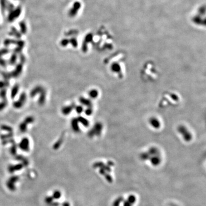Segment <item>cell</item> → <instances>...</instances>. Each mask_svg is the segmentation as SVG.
<instances>
[{
	"mask_svg": "<svg viewBox=\"0 0 206 206\" xmlns=\"http://www.w3.org/2000/svg\"><path fill=\"white\" fill-rule=\"evenodd\" d=\"M25 100H26V95L25 93L21 94L20 97L19 99V100L14 103L13 106L14 107L17 108H21L23 104H24Z\"/></svg>",
	"mask_w": 206,
	"mask_h": 206,
	"instance_id": "cell-1",
	"label": "cell"
},
{
	"mask_svg": "<svg viewBox=\"0 0 206 206\" xmlns=\"http://www.w3.org/2000/svg\"><path fill=\"white\" fill-rule=\"evenodd\" d=\"M192 21L197 25H202V22H203V19L201 18L200 15H196L192 19Z\"/></svg>",
	"mask_w": 206,
	"mask_h": 206,
	"instance_id": "cell-2",
	"label": "cell"
},
{
	"mask_svg": "<svg viewBox=\"0 0 206 206\" xmlns=\"http://www.w3.org/2000/svg\"><path fill=\"white\" fill-rule=\"evenodd\" d=\"M21 71H22V65H17V66L16 67L15 71L13 72V76H14V77H17V76H18L19 74H20Z\"/></svg>",
	"mask_w": 206,
	"mask_h": 206,
	"instance_id": "cell-3",
	"label": "cell"
},
{
	"mask_svg": "<svg viewBox=\"0 0 206 206\" xmlns=\"http://www.w3.org/2000/svg\"><path fill=\"white\" fill-rule=\"evenodd\" d=\"M18 91V86L17 85H15L14 87H13L12 90H11V97L14 98L15 97V96L16 95Z\"/></svg>",
	"mask_w": 206,
	"mask_h": 206,
	"instance_id": "cell-4",
	"label": "cell"
},
{
	"mask_svg": "<svg viewBox=\"0 0 206 206\" xmlns=\"http://www.w3.org/2000/svg\"><path fill=\"white\" fill-rule=\"evenodd\" d=\"M26 125L27 124L25 123V122L22 123L19 125V129L22 132H24L25 131H26Z\"/></svg>",
	"mask_w": 206,
	"mask_h": 206,
	"instance_id": "cell-5",
	"label": "cell"
},
{
	"mask_svg": "<svg viewBox=\"0 0 206 206\" xmlns=\"http://www.w3.org/2000/svg\"><path fill=\"white\" fill-rule=\"evenodd\" d=\"M206 13V6H203L201 7L199 9V13L200 15H203L205 14Z\"/></svg>",
	"mask_w": 206,
	"mask_h": 206,
	"instance_id": "cell-6",
	"label": "cell"
},
{
	"mask_svg": "<svg viewBox=\"0 0 206 206\" xmlns=\"http://www.w3.org/2000/svg\"><path fill=\"white\" fill-rule=\"evenodd\" d=\"M33 120H33V117H27V118H26L25 119V120H24V121H23V122H25V123L27 124H29V123H32L33 121Z\"/></svg>",
	"mask_w": 206,
	"mask_h": 206,
	"instance_id": "cell-7",
	"label": "cell"
},
{
	"mask_svg": "<svg viewBox=\"0 0 206 206\" xmlns=\"http://www.w3.org/2000/svg\"><path fill=\"white\" fill-rule=\"evenodd\" d=\"M15 61H16V56H15V54H14V56H11L10 60V63L11 64H13L15 63Z\"/></svg>",
	"mask_w": 206,
	"mask_h": 206,
	"instance_id": "cell-8",
	"label": "cell"
},
{
	"mask_svg": "<svg viewBox=\"0 0 206 206\" xmlns=\"http://www.w3.org/2000/svg\"><path fill=\"white\" fill-rule=\"evenodd\" d=\"M6 105V102H3L1 104H0V111L3 109Z\"/></svg>",
	"mask_w": 206,
	"mask_h": 206,
	"instance_id": "cell-9",
	"label": "cell"
},
{
	"mask_svg": "<svg viewBox=\"0 0 206 206\" xmlns=\"http://www.w3.org/2000/svg\"><path fill=\"white\" fill-rule=\"evenodd\" d=\"M6 96V90H2L1 92H0V96L2 98H5Z\"/></svg>",
	"mask_w": 206,
	"mask_h": 206,
	"instance_id": "cell-10",
	"label": "cell"
},
{
	"mask_svg": "<svg viewBox=\"0 0 206 206\" xmlns=\"http://www.w3.org/2000/svg\"><path fill=\"white\" fill-rule=\"evenodd\" d=\"M10 128H10V127H7V126H6V125H3V126H2V129H4V130H6V131H11V129H10Z\"/></svg>",
	"mask_w": 206,
	"mask_h": 206,
	"instance_id": "cell-11",
	"label": "cell"
},
{
	"mask_svg": "<svg viewBox=\"0 0 206 206\" xmlns=\"http://www.w3.org/2000/svg\"><path fill=\"white\" fill-rule=\"evenodd\" d=\"M5 86H6L5 82L4 83V82H0V88H2L3 87H5Z\"/></svg>",
	"mask_w": 206,
	"mask_h": 206,
	"instance_id": "cell-12",
	"label": "cell"
},
{
	"mask_svg": "<svg viewBox=\"0 0 206 206\" xmlns=\"http://www.w3.org/2000/svg\"><path fill=\"white\" fill-rule=\"evenodd\" d=\"M203 26H206V18L203 19V22H202V25Z\"/></svg>",
	"mask_w": 206,
	"mask_h": 206,
	"instance_id": "cell-13",
	"label": "cell"
}]
</instances>
